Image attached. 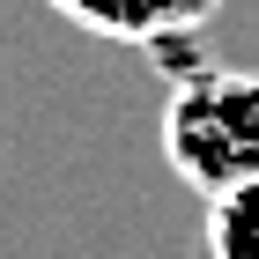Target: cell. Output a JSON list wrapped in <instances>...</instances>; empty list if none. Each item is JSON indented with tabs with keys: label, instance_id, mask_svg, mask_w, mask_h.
Returning a JSON list of instances; mask_svg holds the SVG:
<instances>
[{
	"label": "cell",
	"instance_id": "cell-3",
	"mask_svg": "<svg viewBox=\"0 0 259 259\" xmlns=\"http://www.w3.org/2000/svg\"><path fill=\"white\" fill-rule=\"evenodd\" d=\"M141 8H200V0H141Z\"/></svg>",
	"mask_w": 259,
	"mask_h": 259
},
{
	"label": "cell",
	"instance_id": "cell-2",
	"mask_svg": "<svg viewBox=\"0 0 259 259\" xmlns=\"http://www.w3.org/2000/svg\"><path fill=\"white\" fill-rule=\"evenodd\" d=\"M207 259H259V178L207 193Z\"/></svg>",
	"mask_w": 259,
	"mask_h": 259
},
{
	"label": "cell",
	"instance_id": "cell-1",
	"mask_svg": "<svg viewBox=\"0 0 259 259\" xmlns=\"http://www.w3.org/2000/svg\"><path fill=\"white\" fill-rule=\"evenodd\" d=\"M163 148L193 193H230L259 178V74L252 67H207L170 89Z\"/></svg>",
	"mask_w": 259,
	"mask_h": 259
}]
</instances>
